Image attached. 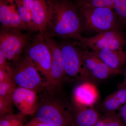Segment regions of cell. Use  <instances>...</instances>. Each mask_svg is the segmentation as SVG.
<instances>
[{"mask_svg": "<svg viewBox=\"0 0 126 126\" xmlns=\"http://www.w3.org/2000/svg\"><path fill=\"white\" fill-rule=\"evenodd\" d=\"M46 31L51 36L80 41L83 26L77 5L68 0H47Z\"/></svg>", "mask_w": 126, "mask_h": 126, "instance_id": "6da1fadb", "label": "cell"}, {"mask_svg": "<svg viewBox=\"0 0 126 126\" xmlns=\"http://www.w3.org/2000/svg\"><path fill=\"white\" fill-rule=\"evenodd\" d=\"M58 89L45 87L39 96L35 117L39 121L54 126H74V117L69 108L55 96Z\"/></svg>", "mask_w": 126, "mask_h": 126, "instance_id": "7a4b0ae2", "label": "cell"}, {"mask_svg": "<svg viewBox=\"0 0 126 126\" xmlns=\"http://www.w3.org/2000/svg\"><path fill=\"white\" fill-rule=\"evenodd\" d=\"M83 26L98 33L110 30H120V22L113 9L106 7H94L82 0L77 5Z\"/></svg>", "mask_w": 126, "mask_h": 126, "instance_id": "3957f363", "label": "cell"}, {"mask_svg": "<svg viewBox=\"0 0 126 126\" xmlns=\"http://www.w3.org/2000/svg\"><path fill=\"white\" fill-rule=\"evenodd\" d=\"M12 78L17 87L29 89L38 93L42 92L46 86L45 82L33 61L25 54L16 61L9 63Z\"/></svg>", "mask_w": 126, "mask_h": 126, "instance_id": "277c9868", "label": "cell"}, {"mask_svg": "<svg viewBox=\"0 0 126 126\" xmlns=\"http://www.w3.org/2000/svg\"><path fill=\"white\" fill-rule=\"evenodd\" d=\"M25 54L33 61L39 72L44 76L46 86H47L50 78L52 56L42 32H39L27 45Z\"/></svg>", "mask_w": 126, "mask_h": 126, "instance_id": "5b68a950", "label": "cell"}, {"mask_svg": "<svg viewBox=\"0 0 126 126\" xmlns=\"http://www.w3.org/2000/svg\"><path fill=\"white\" fill-rule=\"evenodd\" d=\"M82 55L83 67L81 79L86 82L103 81L121 73L109 67L93 51L84 50H82Z\"/></svg>", "mask_w": 126, "mask_h": 126, "instance_id": "8992f818", "label": "cell"}, {"mask_svg": "<svg viewBox=\"0 0 126 126\" xmlns=\"http://www.w3.org/2000/svg\"><path fill=\"white\" fill-rule=\"evenodd\" d=\"M80 42L92 51L106 50H123L126 40L119 30H113L99 32L90 37H83Z\"/></svg>", "mask_w": 126, "mask_h": 126, "instance_id": "52a82bcc", "label": "cell"}, {"mask_svg": "<svg viewBox=\"0 0 126 126\" xmlns=\"http://www.w3.org/2000/svg\"><path fill=\"white\" fill-rule=\"evenodd\" d=\"M30 40L29 34L21 31H2L0 35V50L5 55L8 63L15 62L20 57Z\"/></svg>", "mask_w": 126, "mask_h": 126, "instance_id": "ba28073f", "label": "cell"}, {"mask_svg": "<svg viewBox=\"0 0 126 126\" xmlns=\"http://www.w3.org/2000/svg\"><path fill=\"white\" fill-rule=\"evenodd\" d=\"M44 39L51 51L52 62L50 78L47 87L59 89L65 79V72L60 45L54 37L50 35L45 29L42 31Z\"/></svg>", "mask_w": 126, "mask_h": 126, "instance_id": "9c48e42d", "label": "cell"}, {"mask_svg": "<svg viewBox=\"0 0 126 126\" xmlns=\"http://www.w3.org/2000/svg\"><path fill=\"white\" fill-rule=\"evenodd\" d=\"M60 45L63 56L65 79H81L83 67L82 50L68 43Z\"/></svg>", "mask_w": 126, "mask_h": 126, "instance_id": "30bf717a", "label": "cell"}, {"mask_svg": "<svg viewBox=\"0 0 126 126\" xmlns=\"http://www.w3.org/2000/svg\"><path fill=\"white\" fill-rule=\"evenodd\" d=\"M38 94L34 90L17 87L12 95L13 103L21 114L25 116L33 115L38 107Z\"/></svg>", "mask_w": 126, "mask_h": 126, "instance_id": "8fae6325", "label": "cell"}, {"mask_svg": "<svg viewBox=\"0 0 126 126\" xmlns=\"http://www.w3.org/2000/svg\"><path fill=\"white\" fill-rule=\"evenodd\" d=\"M0 22L2 31H21L28 29L12 0H0Z\"/></svg>", "mask_w": 126, "mask_h": 126, "instance_id": "7c38bea8", "label": "cell"}, {"mask_svg": "<svg viewBox=\"0 0 126 126\" xmlns=\"http://www.w3.org/2000/svg\"><path fill=\"white\" fill-rule=\"evenodd\" d=\"M74 99L77 108L92 107L97 101L98 93L94 84L86 82L79 84L75 89Z\"/></svg>", "mask_w": 126, "mask_h": 126, "instance_id": "4fadbf2b", "label": "cell"}, {"mask_svg": "<svg viewBox=\"0 0 126 126\" xmlns=\"http://www.w3.org/2000/svg\"><path fill=\"white\" fill-rule=\"evenodd\" d=\"M94 52L109 67L113 70L121 72V69L126 62V51L106 50Z\"/></svg>", "mask_w": 126, "mask_h": 126, "instance_id": "5bb4252c", "label": "cell"}, {"mask_svg": "<svg viewBox=\"0 0 126 126\" xmlns=\"http://www.w3.org/2000/svg\"><path fill=\"white\" fill-rule=\"evenodd\" d=\"M31 14L34 31H43L48 19L47 0H33Z\"/></svg>", "mask_w": 126, "mask_h": 126, "instance_id": "9a60e30c", "label": "cell"}, {"mask_svg": "<svg viewBox=\"0 0 126 126\" xmlns=\"http://www.w3.org/2000/svg\"><path fill=\"white\" fill-rule=\"evenodd\" d=\"M126 103V86L118 88L108 96L101 105V109L106 113H115Z\"/></svg>", "mask_w": 126, "mask_h": 126, "instance_id": "2e32d148", "label": "cell"}, {"mask_svg": "<svg viewBox=\"0 0 126 126\" xmlns=\"http://www.w3.org/2000/svg\"><path fill=\"white\" fill-rule=\"evenodd\" d=\"M99 117L98 112L92 107L77 108L74 117V126H94Z\"/></svg>", "mask_w": 126, "mask_h": 126, "instance_id": "e0dca14e", "label": "cell"}, {"mask_svg": "<svg viewBox=\"0 0 126 126\" xmlns=\"http://www.w3.org/2000/svg\"><path fill=\"white\" fill-rule=\"evenodd\" d=\"M25 115L11 113L0 117V126H24Z\"/></svg>", "mask_w": 126, "mask_h": 126, "instance_id": "ac0fdd59", "label": "cell"}, {"mask_svg": "<svg viewBox=\"0 0 126 126\" xmlns=\"http://www.w3.org/2000/svg\"><path fill=\"white\" fill-rule=\"evenodd\" d=\"M20 16L28 29L34 31L32 22L31 12L25 8L21 4L20 0H12Z\"/></svg>", "mask_w": 126, "mask_h": 126, "instance_id": "d6986e66", "label": "cell"}, {"mask_svg": "<svg viewBox=\"0 0 126 126\" xmlns=\"http://www.w3.org/2000/svg\"><path fill=\"white\" fill-rule=\"evenodd\" d=\"M94 126H124L118 113H106L99 117Z\"/></svg>", "mask_w": 126, "mask_h": 126, "instance_id": "ffe728a7", "label": "cell"}, {"mask_svg": "<svg viewBox=\"0 0 126 126\" xmlns=\"http://www.w3.org/2000/svg\"><path fill=\"white\" fill-rule=\"evenodd\" d=\"M113 9L121 22L126 25V0H114Z\"/></svg>", "mask_w": 126, "mask_h": 126, "instance_id": "44dd1931", "label": "cell"}, {"mask_svg": "<svg viewBox=\"0 0 126 126\" xmlns=\"http://www.w3.org/2000/svg\"><path fill=\"white\" fill-rule=\"evenodd\" d=\"M17 87L13 79L0 82V96H12Z\"/></svg>", "mask_w": 126, "mask_h": 126, "instance_id": "7402d4cb", "label": "cell"}, {"mask_svg": "<svg viewBox=\"0 0 126 126\" xmlns=\"http://www.w3.org/2000/svg\"><path fill=\"white\" fill-rule=\"evenodd\" d=\"M12 96H0V117L13 112Z\"/></svg>", "mask_w": 126, "mask_h": 126, "instance_id": "603a6c76", "label": "cell"}, {"mask_svg": "<svg viewBox=\"0 0 126 126\" xmlns=\"http://www.w3.org/2000/svg\"><path fill=\"white\" fill-rule=\"evenodd\" d=\"M24 126H54L43 123L33 117L29 121L26 122Z\"/></svg>", "mask_w": 126, "mask_h": 126, "instance_id": "cb8c5ba5", "label": "cell"}, {"mask_svg": "<svg viewBox=\"0 0 126 126\" xmlns=\"http://www.w3.org/2000/svg\"><path fill=\"white\" fill-rule=\"evenodd\" d=\"M124 126H126V103L122 106L118 113Z\"/></svg>", "mask_w": 126, "mask_h": 126, "instance_id": "d4e9b609", "label": "cell"}, {"mask_svg": "<svg viewBox=\"0 0 126 126\" xmlns=\"http://www.w3.org/2000/svg\"><path fill=\"white\" fill-rule=\"evenodd\" d=\"M9 64L5 55L2 51L0 50V68L4 67Z\"/></svg>", "mask_w": 126, "mask_h": 126, "instance_id": "484cf974", "label": "cell"}, {"mask_svg": "<svg viewBox=\"0 0 126 126\" xmlns=\"http://www.w3.org/2000/svg\"><path fill=\"white\" fill-rule=\"evenodd\" d=\"M103 1L105 7L113 9L114 0H103Z\"/></svg>", "mask_w": 126, "mask_h": 126, "instance_id": "4316f807", "label": "cell"}, {"mask_svg": "<svg viewBox=\"0 0 126 126\" xmlns=\"http://www.w3.org/2000/svg\"><path fill=\"white\" fill-rule=\"evenodd\" d=\"M126 86V68L125 69L124 72V79L123 80L122 82L119 84L118 87V88L123 87Z\"/></svg>", "mask_w": 126, "mask_h": 126, "instance_id": "83f0119b", "label": "cell"}, {"mask_svg": "<svg viewBox=\"0 0 126 126\" xmlns=\"http://www.w3.org/2000/svg\"></svg>", "mask_w": 126, "mask_h": 126, "instance_id": "f1b7e54d", "label": "cell"}, {"mask_svg": "<svg viewBox=\"0 0 126 126\" xmlns=\"http://www.w3.org/2000/svg\"></svg>", "mask_w": 126, "mask_h": 126, "instance_id": "f546056e", "label": "cell"}]
</instances>
